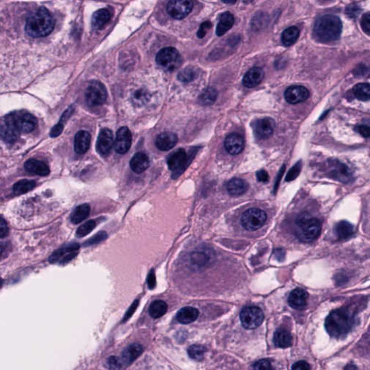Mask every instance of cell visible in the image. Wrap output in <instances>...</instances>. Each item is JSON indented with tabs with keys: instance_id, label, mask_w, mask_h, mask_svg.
<instances>
[{
	"instance_id": "6da1fadb",
	"label": "cell",
	"mask_w": 370,
	"mask_h": 370,
	"mask_svg": "<svg viewBox=\"0 0 370 370\" xmlns=\"http://www.w3.org/2000/svg\"><path fill=\"white\" fill-rule=\"evenodd\" d=\"M55 20L48 9L40 7L33 12L26 20L25 31L32 38H41L49 35L54 30Z\"/></svg>"
},
{
	"instance_id": "7a4b0ae2",
	"label": "cell",
	"mask_w": 370,
	"mask_h": 370,
	"mask_svg": "<svg viewBox=\"0 0 370 370\" xmlns=\"http://www.w3.org/2000/svg\"><path fill=\"white\" fill-rule=\"evenodd\" d=\"M354 324V315L349 309L340 308L333 310L325 320V328L328 334L335 338L347 336Z\"/></svg>"
},
{
	"instance_id": "3957f363",
	"label": "cell",
	"mask_w": 370,
	"mask_h": 370,
	"mask_svg": "<svg viewBox=\"0 0 370 370\" xmlns=\"http://www.w3.org/2000/svg\"><path fill=\"white\" fill-rule=\"evenodd\" d=\"M341 32V20L333 15L321 16L317 20L313 29L314 36L322 43L337 41L340 38Z\"/></svg>"
},
{
	"instance_id": "277c9868",
	"label": "cell",
	"mask_w": 370,
	"mask_h": 370,
	"mask_svg": "<svg viewBox=\"0 0 370 370\" xmlns=\"http://www.w3.org/2000/svg\"><path fill=\"white\" fill-rule=\"evenodd\" d=\"M322 229V224L316 218L309 213L300 215L296 220V237L304 242H309L316 240Z\"/></svg>"
},
{
	"instance_id": "5b68a950",
	"label": "cell",
	"mask_w": 370,
	"mask_h": 370,
	"mask_svg": "<svg viewBox=\"0 0 370 370\" xmlns=\"http://www.w3.org/2000/svg\"><path fill=\"white\" fill-rule=\"evenodd\" d=\"M85 100L90 107H98L105 103L107 98L105 86L98 81H93L85 91Z\"/></svg>"
},
{
	"instance_id": "8992f818",
	"label": "cell",
	"mask_w": 370,
	"mask_h": 370,
	"mask_svg": "<svg viewBox=\"0 0 370 370\" xmlns=\"http://www.w3.org/2000/svg\"><path fill=\"white\" fill-rule=\"evenodd\" d=\"M240 321L246 329H256L263 322L264 314L257 306H246L240 312Z\"/></svg>"
},
{
	"instance_id": "52a82bcc",
	"label": "cell",
	"mask_w": 370,
	"mask_h": 370,
	"mask_svg": "<svg viewBox=\"0 0 370 370\" xmlns=\"http://www.w3.org/2000/svg\"><path fill=\"white\" fill-rule=\"evenodd\" d=\"M267 220V214L259 209H250L243 213L241 225L248 231H256L263 226Z\"/></svg>"
},
{
	"instance_id": "ba28073f",
	"label": "cell",
	"mask_w": 370,
	"mask_h": 370,
	"mask_svg": "<svg viewBox=\"0 0 370 370\" xmlns=\"http://www.w3.org/2000/svg\"><path fill=\"white\" fill-rule=\"evenodd\" d=\"M159 65L167 70H175L180 66L181 57L179 51L173 47H166L159 51L156 56Z\"/></svg>"
},
{
	"instance_id": "9c48e42d",
	"label": "cell",
	"mask_w": 370,
	"mask_h": 370,
	"mask_svg": "<svg viewBox=\"0 0 370 370\" xmlns=\"http://www.w3.org/2000/svg\"><path fill=\"white\" fill-rule=\"evenodd\" d=\"M12 113L16 128L20 133H30L38 126V120L32 113L26 111L14 112Z\"/></svg>"
},
{
	"instance_id": "30bf717a",
	"label": "cell",
	"mask_w": 370,
	"mask_h": 370,
	"mask_svg": "<svg viewBox=\"0 0 370 370\" xmlns=\"http://www.w3.org/2000/svg\"><path fill=\"white\" fill-rule=\"evenodd\" d=\"M20 135L11 113L6 115L0 120V137L2 141L7 144H14Z\"/></svg>"
},
{
	"instance_id": "8fae6325",
	"label": "cell",
	"mask_w": 370,
	"mask_h": 370,
	"mask_svg": "<svg viewBox=\"0 0 370 370\" xmlns=\"http://www.w3.org/2000/svg\"><path fill=\"white\" fill-rule=\"evenodd\" d=\"M193 8V3L189 0H174L167 4V13L169 16L177 20H181L187 17Z\"/></svg>"
},
{
	"instance_id": "7c38bea8",
	"label": "cell",
	"mask_w": 370,
	"mask_h": 370,
	"mask_svg": "<svg viewBox=\"0 0 370 370\" xmlns=\"http://www.w3.org/2000/svg\"><path fill=\"white\" fill-rule=\"evenodd\" d=\"M80 245L77 243H72V244H67L64 247H62L60 250L54 252L49 257L50 262L51 263H66L74 258L78 254V250H79Z\"/></svg>"
},
{
	"instance_id": "4fadbf2b",
	"label": "cell",
	"mask_w": 370,
	"mask_h": 370,
	"mask_svg": "<svg viewBox=\"0 0 370 370\" xmlns=\"http://www.w3.org/2000/svg\"><path fill=\"white\" fill-rule=\"evenodd\" d=\"M275 122L269 117L257 119L254 123L253 130L256 138L259 140H265L270 138L273 133Z\"/></svg>"
},
{
	"instance_id": "5bb4252c",
	"label": "cell",
	"mask_w": 370,
	"mask_h": 370,
	"mask_svg": "<svg viewBox=\"0 0 370 370\" xmlns=\"http://www.w3.org/2000/svg\"><path fill=\"white\" fill-rule=\"evenodd\" d=\"M132 144V133L127 127H122L116 133L113 147L116 153L125 154L129 150Z\"/></svg>"
},
{
	"instance_id": "9a60e30c",
	"label": "cell",
	"mask_w": 370,
	"mask_h": 370,
	"mask_svg": "<svg viewBox=\"0 0 370 370\" xmlns=\"http://www.w3.org/2000/svg\"><path fill=\"white\" fill-rule=\"evenodd\" d=\"M167 164L171 171L179 172V175L182 173L187 166V156L184 149H179L174 152L168 158Z\"/></svg>"
},
{
	"instance_id": "2e32d148",
	"label": "cell",
	"mask_w": 370,
	"mask_h": 370,
	"mask_svg": "<svg viewBox=\"0 0 370 370\" xmlns=\"http://www.w3.org/2000/svg\"><path fill=\"white\" fill-rule=\"evenodd\" d=\"M287 102L291 104H296L304 102L309 97V91L303 86L290 87L284 94Z\"/></svg>"
},
{
	"instance_id": "e0dca14e",
	"label": "cell",
	"mask_w": 370,
	"mask_h": 370,
	"mask_svg": "<svg viewBox=\"0 0 370 370\" xmlns=\"http://www.w3.org/2000/svg\"><path fill=\"white\" fill-rule=\"evenodd\" d=\"M113 145V134L110 129H103L97 140V150L101 155L110 153Z\"/></svg>"
},
{
	"instance_id": "ac0fdd59",
	"label": "cell",
	"mask_w": 370,
	"mask_h": 370,
	"mask_svg": "<svg viewBox=\"0 0 370 370\" xmlns=\"http://www.w3.org/2000/svg\"><path fill=\"white\" fill-rule=\"evenodd\" d=\"M224 146L230 154H240L244 148V138L240 134H230L225 138Z\"/></svg>"
},
{
	"instance_id": "d6986e66",
	"label": "cell",
	"mask_w": 370,
	"mask_h": 370,
	"mask_svg": "<svg viewBox=\"0 0 370 370\" xmlns=\"http://www.w3.org/2000/svg\"><path fill=\"white\" fill-rule=\"evenodd\" d=\"M308 293L302 289H296L290 293L288 303L293 309H302L307 303Z\"/></svg>"
},
{
	"instance_id": "ffe728a7",
	"label": "cell",
	"mask_w": 370,
	"mask_h": 370,
	"mask_svg": "<svg viewBox=\"0 0 370 370\" xmlns=\"http://www.w3.org/2000/svg\"><path fill=\"white\" fill-rule=\"evenodd\" d=\"M178 138L173 132H165L160 134L156 139V146L161 151H168L177 144Z\"/></svg>"
},
{
	"instance_id": "44dd1931",
	"label": "cell",
	"mask_w": 370,
	"mask_h": 370,
	"mask_svg": "<svg viewBox=\"0 0 370 370\" xmlns=\"http://www.w3.org/2000/svg\"><path fill=\"white\" fill-rule=\"evenodd\" d=\"M91 145V135L85 130L79 131L75 137L74 148L78 154L82 155L88 151Z\"/></svg>"
},
{
	"instance_id": "7402d4cb",
	"label": "cell",
	"mask_w": 370,
	"mask_h": 370,
	"mask_svg": "<svg viewBox=\"0 0 370 370\" xmlns=\"http://www.w3.org/2000/svg\"><path fill=\"white\" fill-rule=\"evenodd\" d=\"M263 70L259 67H253L249 70L243 78V84L247 88H255L257 86L264 78Z\"/></svg>"
},
{
	"instance_id": "603a6c76",
	"label": "cell",
	"mask_w": 370,
	"mask_h": 370,
	"mask_svg": "<svg viewBox=\"0 0 370 370\" xmlns=\"http://www.w3.org/2000/svg\"><path fill=\"white\" fill-rule=\"evenodd\" d=\"M24 166L28 172L39 176H47L50 172L47 163L36 159H29L25 163Z\"/></svg>"
},
{
	"instance_id": "cb8c5ba5",
	"label": "cell",
	"mask_w": 370,
	"mask_h": 370,
	"mask_svg": "<svg viewBox=\"0 0 370 370\" xmlns=\"http://www.w3.org/2000/svg\"><path fill=\"white\" fill-rule=\"evenodd\" d=\"M213 254L209 250H197L191 254V262L199 268L207 266L213 259Z\"/></svg>"
},
{
	"instance_id": "d4e9b609",
	"label": "cell",
	"mask_w": 370,
	"mask_h": 370,
	"mask_svg": "<svg viewBox=\"0 0 370 370\" xmlns=\"http://www.w3.org/2000/svg\"><path fill=\"white\" fill-rule=\"evenodd\" d=\"M129 164L134 172L141 174L148 169L150 161L148 156L145 153L139 152L132 157Z\"/></svg>"
},
{
	"instance_id": "484cf974",
	"label": "cell",
	"mask_w": 370,
	"mask_h": 370,
	"mask_svg": "<svg viewBox=\"0 0 370 370\" xmlns=\"http://www.w3.org/2000/svg\"><path fill=\"white\" fill-rule=\"evenodd\" d=\"M198 316L199 311L196 308L193 306H185L177 312V320L180 323L187 325L195 321Z\"/></svg>"
},
{
	"instance_id": "4316f807",
	"label": "cell",
	"mask_w": 370,
	"mask_h": 370,
	"mask_svg": "<svg viewBox=\"0 0 370 370\" xmlns=\"http://www.w3.org/2000/svg\"><path fill=\"white\" fill-rule=\"evenodd\" d=\"M144 352L143 346L139 343H133L125 349L122 354V361L125 365H130L137 358L139 357Z\"/></svg>"
},
{
	"instance_id": "83f0119b",
	"label": "cell",
	"mask_w": 370,
	"mask_h": 370,
	"mask_svg": "<svg viewBox=\"0 0 370 370\" xmlns=\"http://www.w3.org/2000/svg\"><path fill=\"white\" fill-rule=\"evenodd\" d=\"M111 18V15L107 9H100L94 13L91 20L93 29L99 30L109 23Z\"/></svg>"
},
{
	"instance_id": "f1b7e54d",
	"label": "cell",
	"mask_w": 370,
	"mask_h": 370,
	"mask_svg": "<svg viewBox=\"0 0 370 370\" xmlns=\"http://www.w3.org/2000/svg\"><path fill=\"white\" fill-rule=\"evenodd\" d=\"M234 16L229 12L222 13L216 27V35L222 36L225 34L234 26Z\"/></svg>"
},
{
	"instance_id": "f546056e",
	"label": "cell",
	"mask_w": 370,
	"mask_h": 370,
	"mask_svg": "<svg viewBox=\"0 0 370 370\" xmlns=\"http://www.w3.org/2000/svg\"><path fill=\"white\" fill-rule=\"evenodd\" d=\"M248 190V185L245 181L240 178H234L227 184V190L231 196L237 197L242 195Z\"/></svg>"
},
{
	"instance_id": "4dcf8cb0",
	"label": "cell",
	"mask_w": 370,
	"mask_h": 370,
	"mask_svg": "<svg viewBox=\"0 0 370 370\" xmlns=\"http://www.w3.org/2000/svg\"><path fill=\"white\" fill-rule=\"evenodd\" d=\"M273 342L276 347L286 349L292 344V336L287 330L280 328L274 333Z\"/></svg>"
},
{
	"instance_id": "1f68e13d",
	"label": "cell",
	"mask_w": 370,
	"mask_h": 370,
	"mask_svg": "<svg viewBox=\"0 0 370 370\" xmlns=\"http://www.w3.org/2000/svg\"><path fill=\"white\" fill-rule=\"evenodd\" d=\"M354 231L353 225L346 221L338 223L335 227V232L339 240H348L353 236Z\"/></svg>"
},
{
	"instance_id": "d6a6232c",
	"label": "cell",
	"mask_w": 370,
	"mask_h": 370,
	"mask_svg": "<svg viewBox=\"0 0 370 370\" xmlns=\"http://www.w3.org/2000/svg\"><path fill=\"white\" fill-rule=\"evenodd\" d=\"M91 209L89 205L82 204L78 206L73 210L71 214V222L74 224H80L87 219L90 214Z\"/></svg>"
},
{
	"instance_id": "836d02e7",
	"label": "cell",
	"mask_w": 370,
	"mask_h": 370,
	"mask_svg": "<svg viewBox=\"0 0 370 370\" xmlns=\"http://www.w3.org/2000/svg\"><path fill=\"white\" fill-rule=\"evenodd\" d=\"M167 304L163 300H156L149 307V314L154 319L161 318L167 312Z\"/></svg>"
},
{
	"instance_id": "e575fe53",
	"label": "cell",
	"mask_w": 370,
	"mask_h": 370,
	"mask_svg": "<svg viewBox=\"0 0 370 370\" xmlns=\"http://www.w3.org/2000/svg\"><path fill=\"white\" fill-rule=\"evenodd\" d=\"M299 36V30L295 26L288 28L283 32L281 41L286 47L293 45Z\"/></svg>"
},
{
	"instance_id": "d590c367",
	"label": "cell",
	"mask_w": 370,
	"mask_h": 370,
	"mask_svg": "<svg viewBox=\"0 0 370 370\" xmlns=\"http://www.w3.org/2000/svg\"><path fill=\"white\" fill-rule=\"evenodd\" d=\"M354 94L356 98L362 101H369L370 98V87L369 83H359L355 85L353 89Z\"/></svg>"
},
{
	"instance_id": "8d00e7d4",
	"label": "cell",
	"mask_w": 370,
	"mask_h": 370,
	"mask_svg": "<svg viewBox=\"0 0 370 370\" xmlns=\"http://www.w3.org/2000/svg\"><path fill=\"white\" fill-rule=\"evenodd\" d=\"M218 93L213 88H208L202 93L199 97V101L203 105H210L216 101Z\"/></svg>"
},
{
	"instance_id": "74e56055",
	"label": "cell",
	"mask_w": 370,
	"mask_h": 370,
	"mask_svg": "<svg viewBox=\"0 0 370 370\" xmlns=\"http://www.w3.org/2000/svg\"><path fill=\"white\" fill-rule=\"evenodd\" d=\"M36 186V182L29 179H23L19 181L13 186V191L16 194H25L32 190Z\"/></svg>"
},
{
	"instance_id": "f35d334b",
	"label": "cell",
	"mask_w": 370,
	"mask_h": 370,
	"mask_svg": "<svg viewBox=\"0 0 370 370\" xmlns=\"http://www.w3.org/2000/svg\"><path fill=\"white\" fill-rule=\"evenodd\" d=\"M187 352H188L189 356L191 359L196 361H200L204 357L206 349L200 345H193L189 348Z\"/></svg>"
},
{
	"instance_id": "ab89813d",
	"label": "cell",
	"mask_w": 370,
	"mask_h": 370,
	"mask_svg": "<svg viewBox=\"0 0 370 370\" xmlns=\"http://www.w3.org/2000/svg\"><path fill=\"white\" fill-rule=\"evenodd\" d=\"M96 225H97V224H96L95 221L91 220L85 222V224L81 225L78 228V229L77 230V237L81 238V237H85V236L88 235V234H90V233L94 230Z\"/></svg>"
},
{
	"instance_id": "60d3db41",
	"label": "cell",
	"mask_w": 370,
	"mask_h": 370,
	"mask_svg": "<svg viewBox=\"0 0 370 370\" xmlns=\"http://www.w3.org/2000/svg\"><path fill=\"white\" fill-rule=\"evenodd\" d=\"M196 74L193 69L186 68L178 75V80L182 82H191L195 78Z\"/></svg>"
},
{
	"instance_id": "b9f144b4",
	"label": "cell",
	"mask_w": 370,
	"mask_h": 370,
	"mask_svg": "<svg viewBox=\"0 0 370 370\" xmlns=\"http://www.w3.org/2000/svg\"><path fill=\"white\" fill-rule=\"evenodd\" d=\"M107 238V233L104 232V231H101V232L98 233L97 235L94 236L92 238L90 239V240L85 243V244L88 246L94 245V244H98V242L106 240Z\"/></svg>"
},
{
	"instance_id": "7bdbcfd3",
	"label": "cell",
	"mask_w": 370,
	"mask_h": 370,
	"mask_svg": "<svg viewBox=\"0 0 370 370\" xmlns=\"http://www.w3.org/2000/svg\"><path fill=\"white\" fill-rule=\"evenodd\" d=\"M272 365L268 359L257 361L254 365L255 370H272Z\"/></svg>"
},
{
	"instance_id": "ee69618b",
	"label": "cell",
	"mask_w": 370,
	"mask_h": 370,
	"mask_svg": "<svg viewBox=\"0 0 370 370\" xmlns=\"http://www.w3.org/2000/svg\"><path fill=\"white\" fill-rule=\"evenodd\" d=\"M362 29L365 32L367 35H370V13H367L365 16L362 17V21H361Z\"/></svg>"
},
{
	"instance_id": "f6af8a7d",
	"label": "cell",
	"mask_w": 370,
	"mask_h": 370,
	"mask_svg": "<svg viewBox=\"0 0 370 370\" xmlns=\"http://www.w3.org/2000/svg\"><path fill=\"white\" fill-rule=\"evenodd\" d=\"M132 98L136 104H143L146 101L148 97H147L146 93L144 92L142 90H140L134 94Z\"/></svg>"
},
{
	"instance_id": "bcb514c9",
	"label": "cell",
	"mask_w": 370,
	"mask_h": 370,
	"mask_svg": "<svg viewBox=\"0 0 370 370\" xmlns=\"http://www.w3.org/2000/svg\"><path fill=\"white\" fill-rule=\"evenodd\" d=\"M346 15L351 18H356L360 13V9L357 5L351 4L346 8Z\"/></svg>"
},
{
	"instance_id": "7dc6e473",
	"label": "cell",
	"mask_w": 370,
	"mask_h": 370,
	"mask_svg": "<svg viewBox=\"0 0 370 370\" xmlns=\"http://www.w3.org/2000/svg\"><path fill=\"white\" fill-rule=\"evenodd\" d=\"M212 27V24L210 22L207 21L204 22L202 23L200 26V29H199L198 32H197V36L198 38H202L206 36L207 32L210 30V28Z\"/></svg>"
},
{
	"instance_id": "c3c4849f",
	"label": "cell",
	"mask_w": 370,
	"mask_h": 370,
	"mask_svg": "<svg viewBox=\"0 0 370 370\" xmlns=\"http://www.w3.org/2000/svg\"><path fill=\"white\" fill-rule=\"evenodd\" d=\"M300 170L301 163L300 162H299V163H296L295 166H294V167L290 170V172H289L288 175H287V180L291 181L293 180V179H295L296 177L299 175Z\"/></svg>"
},
{
	"instance_id": "681fc988",
	"label": "cell",
	"mask_w": 370,
	"mask_h": 370,
	"mask_svg": "<svg viewBox=\"0 0 370 370\" xmlns=\"http://www.w3.org/2000/svg\"><path fill=\"white\" fill-rule=\"evenodd\" d=\"M108 365L111 370H119L122 367L120 360L116 356H111L108 360Z\"/></svg>"
},
{
	"instance_id": "f907efd6",
	"label": "cell",
	"mask_w": 370,
	"mask_h": 370,
	"mask_svg": "<svg viewBox=\"0 0 370 370\" xmlns=\"http://www.w3.org/2000/svg\"><path fill=\"white\" fill-rule=\"evenodd\" d=\"M63 129H64V125H63V124L59 122L58 124H57V125L51 129V132H50V136H51V138L58 137L59 135H61Z\"/></svg>"
},
{
	"instance_id": "816d5d0a",
	"label": "cell",
	"mask_w": 370,
	"mask_h": 370,
	"mask_svg": "<svg viewBox=\"0 0 370 370\" xmlns=\"http://www.w3.org/2000/svg\"><path fill=\"white\" fill-rule=\"evenodd\" d=\"M9 228L7 222L3 219L0 217V238H4L8 234Z\"/></svg>"
},
{
	"instance_id": "f5cc1de1",
	"label": "cell",
	"mask_w": 370,
	"mask_h": 370,
	"mask_svg": "<svg viewBox=\"0 0 370 370\" xmlns=\"http://www.w3.org/2000/svg\"><path fill=\"white\" fill-rule=\"evenodd\" d=\"M292 370H310V366L305 361H299L294 364L291 368Z\"/></svg>"
},
{
	"instance_id": "db71d44e",
	"label": "cell",
	"mask_w": 370,
	"mask_h": 370,
	"mask_svg": "<svg viewBox=\"0 0 370 370\" xmlns=\"http://www.w3.org/2000/svg\"><path fill=\"white\" fill-rule=\"evenodd\" d=\"M156 275H155V272L153 270H151L150 272L149 273L148 277V288L150 290H153L156 287Z\"/></svg>"
},
{
	"instance_id": "11a10c76",
	"label": "cell",
	"mask_w": 370,
	"mask_h": 370,
	"mask_svg": "<svg viewBox=\"0 0 370 370\" xmlns=\"http://www.w3.org/2000/svg\"><path fill=\"white\" fill-rule=\"evenodd\" d=\"M257 179L259 182L265 183V182H268V179H269V175L266 171L260 170L257 172Z\"/></svg>"
},
{
	"instance_id": "9f6ffc18",
	"label": "cell",
	"mask_w": 370,
	"mask_h": 370,
	"mask_svg": "<svg viewBox=\"0 0 370 370\" xmlns=\"http://www.w3.org/2000/svg\"><path fill=\"white\" fill-rule=\"evenodd\" d=\"M358 132L365 137V138H369L370 137V128L367 125H360L357 128Z\"/></svg>"
},
{
	"instance_id": "6f0895ef",
	"label": "cell",
	"mask_w": 370,
	"mask_h": 370,
	"mask_svg": "<svg viewBox=\"0 0 370 370\" xmlns=\"http://www.w3.org/2000/svg\"><path fill=\"white\" fill-rule=\"evenodd\" d=\"M138 304H139L138 300L135 301V302L132 304V306H130L129 310H128V312H127L126 315H125V318H124V321H127L128 318H130V317L132 316V314L134 313L135 309H137V306H138Z\"/></svg>"
},
{
	"instance_id": "680465c9",
	"label": "cell",
	"mask_w": 370,
	"mask_h": 370,
	"mask_svg": "<svg viewBox=\"0 0 370 370\" xmlns=\"http://www.w3.org/2000/svg\"><path fill=\"white\" fill-rule=\"evenodd\" d=\"M8 252V246H7L6 244L0 243V257H5Z\"/></svg>"
},
{
	"instance_id": "91938a15",
	"label": "cell",
	"mask_w": 370,
	"mask_h": 370,
	"mask_svg": "<svg viewBox=\"0 0 370 370\" xmlns=\"http://www.w3.org/2000/svg\"><path fill=\"white\" fill-rule=\"evenodd\" d=\"M344 370H359L358 369L357 367L354 364H349L345 368Z\"/></svg>"
},
{
	"instance_id": "94428289",
	"label": "cell",
	"mask_w": 370,
	"mask_h": 370,
	"mask_svg": "<svg viewBox=\"0 0 370 370\" xmlns=\"http://www.w3.org/2000/svg\"><path fill=\"white\" fill-rule=\"evenodd\" d=\"M1 281L0 280V285H1Z\"/></svg>"
}]
</instances>
